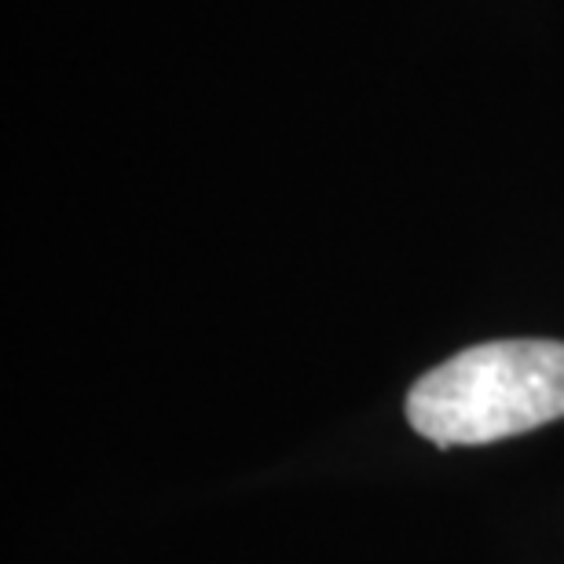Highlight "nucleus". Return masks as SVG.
I'll return each instance as SVG.
<instances>
[{
  "mask_svg": "<svg viewBox=\"0 0 564 564\" xmlns=\"http://www.w3.org/2000/svg\"><path fill=\"white\" fill-rule=\"evenodd\" d=\"M564 419V345L488 341L444 359L408 392V422L436 447H473Z\"/></svg>",
  "mask_w": 564,
  "mask_h": 564,
  "instance_id": "nucleus-1",
  "label": "nucleus"
}]
</instances>
